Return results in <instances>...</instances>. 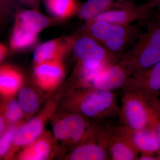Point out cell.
<instances>
[{"label":"cell","instance_id":"44dd1931","mask_svg":"<svg viewBox=\"0 0 160 160\" xmlns=\"http://www.w3.org/2000/svg\"><path fill=\"white\" fill-rule=\"evenodd\" d=\"M18 101L23 112L27 116H31L39 107V100L37 95L28 87L20 89L18 94Z\"/></svg>","mask_w":160,"mask_h":160},{"label":"cell","instance_id":"3957f363","mask_svg":"<svg viewBox=\"0 0 160 160\" xmlns=\"http://www.w3.org/2000/svg\"><path fill=\"white\" fill-rule=\"evenodd\" d=\"M86 34L110 52L122 57L141 34L139 28L136 25H120L102 20L86 22Z\"/></svg>","mask_w":160,"mask_h":160},{"label":"cell","instance_id":"7c38bea8","mask_svg":"<svg viewBox=\"0 0 160 160\" xmlns=\"http://www.w3.org/2000/svg\"><path fill=\"white\" fill-rule=\"evenodd\" d=\"M64 74L62 59L36 64L34 67L36 82L41 89L46 91L57 87L62 80Z\"/></svg>","mask_w":160,"mask_h":160},{"label":"cell","instance_id":"5b68a950","mask_svg":"<svg viewBox=\"0 0 160 160\" xmlns=\"http://www.w3.org/2000/svg\"><path fill=\"white\" fill-rule=\"evenodd\" d=\"M123 92L119 116L121 125L135 130L151 127L156 112L147 101L134 92Z\"/></svg>","mask_w":160,"mask_h":160},{"label":"cell","instance_id":"cb8c5ba5","mask_svg":"<svg viewBox=\"0 0 160 160\" xmlns=\"http://www.w3.org/2000/svg\"><path fill=\"white\" fill-rule=\"evenodd\" d=\"M18 127L12 126L6 129L1 135L0 140V155L2 157L9 151L12 144L13 142L15 134Z\"/></svg>","mask_w":160,"mask_h":160},{"label":"cell","instance_id":"6da1fadb","mask_svg":"<svg viewBox=\"0 0 160 160\" xmlns=\"http://www.w3.org/2000/svg\"><path fill=\"white\" fill-rule=\"evenodd\" d=\"M72 49L78 59L76 71L87 81L93 80L122 58L110 52L102 44L86 34L75 38Z\"/></svg>","mask_w":160,"mask_h":160},{"label":"cell","instance_id":"d6986e66","mask_svg":"<svg viewBox=\"0 0 160 160\" xmlns=\"http://www.w3.org/2000/svg\"><path fill=\"white\" fill-rule=\"evenodd\" d=\"M119 4L120 1L114 0H88L80 7L78 15L88 22L102 12L117 8Z\"/></svg>","mask_w":160,"mask_h":160},{"label":"cell","instance_id":"ac0fdd59","mask_svg":"<svg viewBox=\"0 0 160 160\" xmlns=\"http://www.w3.org/2000/svg\"><path fill=\"white\" fill-rule=\"evenodd\" d=\"M20 152L18 159L20 160H44L50 155L52 145L48 138L40 136L25 146Z\"/></svg>","mask_w":160,"mask_h":160},{"label":"cell","instance_id":"8992f818","mask_svg":"<svg viewBox=\"0 0 160 160\" xmlns=\"http://www.w3.org/2000/svg\"><path fill=\"white\" fill-rule=\"evenodd\" d=\"M97 126H92L87 118L74 112L57 120L52 126L54 138L59 141L79 145L96 133Z\"/></svg>","mask_w":160,"mask_h":160},{"label":"cell","instance_id":"484cf974","mask_svg":"<svg viewBox=\"0 0 160 160\" xmlns=\"http://www.w3.org/2000/svg\"><path fill=\"white\" fill-rule=\"evenodd\" d=\"M159 160L160 158L149 154H141L139 155L138 160Z\"/></svg>","mask_w":160,"mask_h":160},{"label":"cell","instance_id":"5bb4252c","mask_svg":"<svg viewBox=\"0 0 160 160\" xmlns=\"http://www.w3.org/2000/svg\"><path fill=\"white\" fill-rule=\"evenodd\" d=\"M68 158L72 160H110L106 146L99 137L98 129L90 138L77 146Z\"/></svg>","mask_w":160,"mask_h":160},{"label":"cell","instance_id":"4dcf8cb0","mask_svg":"<svg viewBox=\"0 0 160 160\" xmlns=\"http://www.w3.org/2000/svg\"><path fill=\"white\" fill-rule=\"evenodd\" d=\"M159 18L160 19V11H159Z\"/></svg>","mask_w":160,"mask_h":160},{"label":"cell","instance_id":"ffe728a7","mask_svg":"<svg viewBox=\"0 0 160 160\" xmlns=\"http://www.w3.org/2000/svg\"><path fill=\"white\" fill-rule=\"evenodd\" d=\"M49 12L55 17L66 19L74 15L79 8L76 0H45Z\"/></svg>","mask_w":160,"mask_h":160},{"label":"cell","instance_id":"7a4b0ae2","mask_svg":"<svg viewBox=\"0 0 160 160\" xmlns=\"http://www.w3.org/2000/svg\"><path fill=\"white\" fill-rule=\"evenodd\" d=\"M121 60L125 64L129 77L149 69L160 61V19L150 24L141 33L133 46Z\"/></svg>","mask_w":160,"mask_h":160},{"label":"cell","instance_id":"e0dca14e","mask_svg":"<svg viewBox=\"0 0 160 160\" xmlns=\"http://www.w3.org/2000/svg\"><path fill=\"white\" fill-rule=\"evenodd\" d=\"M23 78L21 73L12 66H3L0 69V92L5 97L14 95L22 85Z\"/></svg>","mask_w":160,"mask_h":160},{"label":"cell","instance_id":"30bf717a","mask_svg":"<svg viewBox=\"0 0 160 160\" xmlns=\"http://www.w3.org/2000/svg\"><path fill=\"white\" fill-rule=\"evenodd\" d=\"M116 128L139 153L152 155L160 158L159 141L153 127L135 130L121 124Z\"/></svg>","mask_w":160,"mask_h":160},{"label":"cell","instance_id":"f546056e","mask_svg":"<svg viewBox=\"0 0 160 160\" xmlns=\"http://www.w3.org/2000/svg\"><path fill=\"white\" fill-rule=\"evenodd\" d=\"M115 1H125V0H114Z\"/></svg>","mask_w":160,"mask_h":160},{"label":"cell","instance_id":"277c9868","mask_svg":"<svg viewBox=\"0 0 160 160\" xmlns=\"http://www.w3.org/2000/svg\"><path fill=\"white\" fill-rule=\"evenodd\" d=\"M72 109L86 118L112 119L119 116L116 95L113 91L84 88L72 98Z\"/></svg>","mask_w":160,"mask_h":160},{"label":"cell","instance_id":"52a82bcc","mask_svg":"<svg viewBox=\"0 0 160 160\" xmlns=\"http://www.w3.org/2000/svg\"><path fill=\"white\" fill-rule=\"evenodd\" d=\"M122 90L137 93L149 103L160 98V61L129 77Z\"/></svg>","mask_w":160,"mask_h":160},{"label":"cell","instance_id":"4fadbf2b","mask_svg":"<svg viewBox=\"0 0 160 160\" xmlns=\"http://www.w3.org/2000/svg\"><path fill=\"white\" fill-rule=\"evenodd\" d=\"M75 38H59L41 44L33 53L35 64L63 59L69 49H72Z\"/></svg>","mask_w":160,"mask_h":160},{"label":"cell","instance_id":"603a6c76","mask_svg":"<svg viewBox=\"0 0 160 160\" xmlns=\"http://www.w3.org/2000/svg\"><path fill=\"white\" fill-rule=\"evenodd\" d=\"M2 116L10 123H16L22 118L24 113L18 101L10 99L2 108Z\"/></svg>","mask_w":160,"mask_h":160},{"label":"cell","instance_id":"ba28073f","mask_svg":"<svg viewBox=\"0 0 160 160\" xmlns=\"http://www.w3.org/2000/svg\"><path fill=\"white\" fill-rule=\"evenodd\" d=\"M154 8L149 2L138 5L125 0L121 1L117 8L102 12L90 21L102 20L120 25H132L136 21L149 17Z\"/></svg>","mask_w":160,"mask_h":160},{"label":"cell","instance_id":"f1b7e54d","mask_svg":"<svg viewBox=\"0 0 160 160\" xmlns=\"http://www.w3.org/2000/svg\"><path fill=\"white\" fill-rule=\"evenodd\" d=\"M149 2L154 8H157L160 11V0H149Z\"/></svg>","mask_w":160,"mask_h":160},{"label":"cell","instance_id":"2e32d148","mask_svg":"<svg viewBox=\"0 0 160 160\" xmlns=\"http://www.w3.org/2000/svg\"><path fill=\"white\" fill-rule=\"evenodd\" d=\"M38 34L26 24L15 21L10 38V48L17 51L30 47L36 42Z\"/></svg>","mask_w":160,"mask_h":160},{"label":"cell","instance_id":"83f0119b","mask_svg":"<svg viewBox=\"0 0 160 160\" xmlns=\"http://www.w3.org/2000/svg\"><path fill=\"white\" fill-rule=\"evenodd\" d=\"M5 126H6V120L3 118L2 116H1V118H0V133H1V135L6 130Z\"/></svg>","mask_w":160,"mask_h":160},{"label":"cell","instance_id":"8fae6325","mask_svg":"<svg viewBox=\"0 0 160 160\" xmlns=\"http://www.w3.org/2000/svg\"><path fill=\"white\" fill-rule=\"evenodd\" d=\"M129 77L127 67L120 59L97 76L88 88L110 91L122 89Z\"/></svg>","mask_w":160,"mask_h":160},{"label":"cell","instance_id":"4316f807","mask_svg":"<svg viewBox=\"0 0 160 160\" xmlns=\"http://www.w3.org/2000/svg\"><path fill=\"white\" fill-rule=\"evenodd\" d=\"M8 49H7L6 46L4 44H1L0 45V60L1 62L2 61L3 59L6 57L7 54Z\"/></svg>","mask_w":160,"mask_h":160},{"label":"cell","instance_id":"d4e9b609","mask_svg":"<svg viewBox=\"0 0 160 160\" xmlns=\"http://www.w3.org/2000/svg\"><path fill=\"white\" fill-rule=\"evenodd\" d=\"M152 127H153L156 131L160 144V117L158 115L156 112Z\"/></svg>","mask_w":160,"mask_h":160},{"label":"cell","instance_id":"9a60e30c","mask_svg":"<svg viewBox=\"0 0 160 160\" xmlns=\"http://www.w3.org/2000/svg\"><path fill=\"white\" fill-rule=\"evenodd\" d=\"M45 126V117L39 116L17 128L13 144L15 147L26 146L41 136Z\"/></svg>","mask_w":160,"mask_h":160},{"label":"cell","instance_id":"9c48e42d","mask_svg":"<svg viewBox=\"0 0 160 160\" xmlns=\"http://www.w3.org/2000/svg\"><path fill=\"white\" fill-rule=\"evenodd\" d=\"M98 134L106 146L110 160H138L139 153L126 138L117 130L116 126H98Z\"/></svg>","mask_w":160,"mask_h":160},{"label":"cell","instance_id":"7402d4cb","mask_svg":"<svg viewBox=\"0 0 160 160\" xmlns=\"http://www.w3.org/2000/svg\"><path fill=\"white\" fill-rule=\"evenodd\" d=\"M16 19L31 25L39 32L49 26L50 22L48 18L34 10L20 12L17 15Z\"/></svg>","mask_w":160,"mask_h":160}]
</instances>
